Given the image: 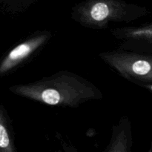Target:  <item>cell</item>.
<instances>
[{"instance_id":"cell-1","label":"cell","mask_w":152,"mask_h":152,"mask_svg":"<svg viewBox=\"0 0 152 152\" xmlns=\"http://www.w3.org/2000/svg\"><path fill=\"white\" fill-rule=\"evenodd\" d=\"M8 90L16 96L59 108H78L103 98L102 92L92 82L66 70L31 83L10 86Z\"/></svg>"},{"instance_id":"cell-2","label":"cell","mask_w":152,"mask_h":152,"mask_svg":"<svg viewBox=\"0 0 152 152\" xmlns=\"http://www.w3.org/2000/svg\"><path fill=\"white\" fill-rule=\"evenodd\" d=\"M150 13L146 7L125 0H82L71 10V18L85 28L108 29L111 23H130Z\"/></svg>"},{"instance_id":"cell-3","label":"cell","mask_w":152,"mask_h":152,"mask_svg":"<svg viewBox=\"0 0 152 152\" xmlns=\"http://www.w3.org/2000/svg\"><path fill=\"white\" fill-rule=\"evenodd\" d=\"M99 58L114 72L140 86L152 85V56L126 50L101 52Z\"/></svg>"},{"instance_id":"cell-4","label":"cell","mask_w":152,"mask_h":152,"mask_svg":"<svg viewBox=\"0 0 152 152\" xmlns=\"http://www.w3.org/2000/svg\"><path fill=\"white\" fill-rule=\"evenodd\" d=\"M48 30H38L16 43L0 59V77L12 74L41 53L53 38Z\"/></svg>"},{"instance_id":"cell-5","label":"cell","mask_w":152,"mask_h":152,"mask_svg":"<svg viewBox=\"0 0 152 152\" xmlns=\"http://www.w3.org/2000/svg\"><path fill=\"white\" fill-rule=\"evenodd\" d=\"M120 50L152 56V22L110 30Z\"/></svg>"},{"instance_id":"cell-6","label":"cell","mask_w":152,"mask_h":152,"mask_svg":"<svg viewBox=\"0 0 152 152\" xmlns=\"http://www.w3.org/2000/svg\"><path fill=\"white\" fill-rule=\"evenodd\" d=\"M133 134L131 119L123 116L113 125L111 138L103 152H132Z\"/></svg>"},{"instance_id":"cell-7","label":"cell","mask_w":152,"mask_h":152,"mask_svg":"<svg viewBox=\"0 0 152 152\" xmlns=\"http://www.w3.org/2000/svg\"><path fill=\"white\" fill-rule=\"evenodd\" d=\"M0 152H17L11 120L1 104H0Z\"/></svg>"},{"instance_id":"cell-8","label":"cell","mask_w":152,"mask_h":152,"mask_svg":"<svg viewBox=\"0 0 152 152\" xmlns=\"http://www.w3.org/2000/svg\"><path fill=\"white\" fill-rule=\"evenodd\" d=\"M39 0H0V10L10 15L26 12Z\"/></svg>"},{"instance_id":"cell-9","label":"cell","mask_w":152,"mask_h":152,"mask_svg":"<svg viewBox=\"0 0 152 152\" xmlns=\"http://www.w3.org/2000/svg\"><path fill=\"white\" fill-rule=\"evenodd\" d=\"M55 137L58 140L59 143V148L53 150L51 152H79L78 149L73 145L69 140H67L65 137L62 136L59 132H56Z\"/></svg>"},{"instance_id":"cell-10","label":"cell","mask_w":152,"mask_h":152,"mask_svg":"<svg viewBox=\"0 0 152 152\" xmlns=\"http://www.w3.org/2000/svg\"><path fill=\"white\" fill-rule=\"evenodd\" d=\"M143 88L147 89V90L150 91L152 92V85H148V86H145V87H143Z\"/></svg>"}]
</instances>
